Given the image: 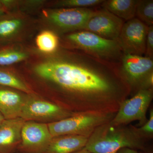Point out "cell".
<instances>
[{"instance_id": "cell-1", "label": "cell", "mask_w": 153, "mask_h": 153, "mask_svg": "<svg viewBox=\"0 0 153 153\" xmlns=\"http://www.w3.org/2000/svg\"><path fill=\"white\" fill-rule=\"evenodd\" d=\"M39 64L38 76L78 100L85 112L116 113L131 92L120 63L103 60L82 51Z\"/></svg>"}, {"instance_id": "cell-2", "label": "cell", "mask_w": 153, "mask_h": 153, "mask_svg": "<svg viewBox=\"0 0 153 153\" xmlns=\"http://www.w3.org/2000/svg\"><path fill=\"white\" fill-rule=\"evenodd\" d=\"M115 125L110 121L98 127L88 138L84 149L91 153H116L124 148L144 149L142 139L131 126Z\"/></svg>"}, {"instance_id": "cell-3", "label": "cell", "mask_w": 153, "mask_h": 153, "mask_svg": "<svg viewBox=\"0 0 153 153\" xmlns=\"http://www.w3.org/2000/svg\"><path fill=\"white\" fill-rule=\"evenodd\" d=\"M64 38L71 47L103 60L120 63L123 55L117 40L105 39L89 31H75Z\"/></svg>"}, {"instance_id": "cell-4", "label": "cell", "mask_w": 153, "mask_h": 153, "mask_svg": "<svg viewBox=\"0 0 153 153\" xmlns=\"http://www.w3.org/2000/svg\"><path fill=\"white\" fill-rule=\"evenodd\" d=\"M115 114L116 113L94 111L78 113L48 125L53 137L66 135L89 137L96 128L112 120Z\"/></svg>"}, {"instance_id": "cell-5", "label": "cell", "mask_w": 153, "mask_h": 153, "mask_svg": "<svg viewBox=\"0 0 153 153\" xmlns=\"http://www.w3.org/2000/svg\"><path fill=\"white\" fill-rule=\"evenodd\" d=\"M120 67L131 90L132 88L138 91L142 88H153L152 59L145 56L123 54Z\"/></svg>"}, {"instance_id": "cell-6", "label": "cell", "mask_w": 153, "mask_h": 153, "mask_svg": "<svg viewBox=\"0 0 153 153\" xmlns=\"http://www.w3.org/2000/svg\"><path fill=\"white\" fill-rule=\"evenodd\" d=\"M153 96V88L140 89L131 98L125 100L120 103L111 122L120 126L138 120L140 125H143L148 120L146 114Z\"/></svg>"}, {"instance_id": "cell-7", "label": "cell", "mask_w": 153, "mask_h": 153, "mask_svg": "<svg viewBox=\"0 0 153 153\" xmlns=\"http://www.w3.org/2000/svg\"><path fill=\"white\" fill-rule=\"evenodd\" d=\"M78 113L71 112L64 107L35 97H28L20 117L25 121L49 123L62 120Z\"/></svg>"}, {"instance_id": "cell-8", "label": "cell", "mask_w": 153, "mask_h": 153, "mask_svg": "<svg viewBox=\"0 0 153 153\" xmlns=\"http://www.w3.org/2000/svg\"><path fill=\"white\" fill-rule=\"evenodd\" d=\"M149 27L137 18L124 23L117 41L123 54L143 56Z\"/></svg>"}, {"instance_id": "cell-9", "label": "cell", "mask_w": 153, "mask_h": 153, "mask_svg": "<svg viewBox=\"0 0 153 153\" xmlns=\"http://www.w3.org/2000/svg\"><path fill=\"white\" fill-rule=\"evenodd\" d=\"M52 138L48 124L26 121L18 149L23 153H44Z\"/></svg>"}, {"instance_id": "cell-10", "label": "cell", "mask_w": 153, "mask_h": 153, "mask_svg": "<svg viewBox=\"0 0 153 153\" xmlns=\"http://www.w3.org/2000/svg\"><path fill=\"white\" fill-rule=\"evenodd\" d=\"M97 8H61L49 12V22L61 32L83 30Z\"/></svg>"}, {"instance_id": "cell-11", "label": "cell", "mask_w": 153, "mask_h": 153, "mask_svg": "<svg viewBox=\"0 0 153 153\" xmlns=\"http://www.w3.org/2000/svg\"><path fill=\"white\" fill-rule=\"evenodd\" d=\"M124 22L122 19L102 8L88 21L83 30L89 31L107 39L117 40Z\"/></svg>"}, {"instance_id": "cell-12", "label": "cell", "mask_w": 153, "mask_h": 153, "mask_svg": "<svg viewBox=\"0 0 153 153\" xmlns=\"http://www.w3.org/2000/svg\"><path fill=\"white\" fill-rule=\"evenodd\" d=\"M25 121L22 118L18 117L5 119L0 124V153H13L18 148Z\"/></svg>"}, {"instance_id": "cell-13", "label": "cell", "mask_w": 153, "mask_h": 153, "mask_svg": "<svg viewBox=\"0 0 153 153\" xmlns=\"http://www.w3.org/2000/svg\"><path fill=\"white\" fill-rule=\"evenodd\" d=\"M28 97L0 86V113L5 119L20 117Z\"/></svg>"}, {"instance_id": "cell-14", "label": "cell", "mask_w": 153, "mask_h": 153, "mask_svg": "<svg viewBox=\"0 0 153 153\" xmlns=\"http://www.w3.org/2000/svg\"><path fill=\"white\" fill-rule=\"evenodd\" d=\"M89 137L66 135L53 137L44 153H72L85 147Z\"/></svg>"}, {"instance_id": "cell-15", "label": "cell", "mask_w": 153, "mask_h": 153, "mask_svg": "<svg viewBox=\"0 0 153 153\" xmlns=\"http://www.w3.org/2000/svg\"><path fill=\"white\" fill-rule=\"evenodd\" d=\"M138 2V0H104L100 6L127 22L135 17Z\"/></svg>"}, {"instance_id": "cell-16", "label": "cell", "mask_w": 153, "mask_h": 153, "mask_svg": "<svg viewBox=\"0 0 153 153\" xmlns=\"http://www.w3.org/2000/svg\"><path fill=\"white\" fill-rule=\"evenodd\" d=\"M0 86L10 88L27 94L32 93L27 85L11 72L0 69Z\"/></svg>"}, {"instance_id": "cell-17", "label": "cell", "mask_w": 153, "mask_h": 153, "mask_svg": "<svg viewBox=\"0 0 153 153\" xmlns=\"http://www.w3.org/2000/svg\"><path fill=\"white\" fill-rule=\"evenodd\" d=\"M36 43L38 49L41 52L52 53L57 49L59 41L55 33L51 31H44L37 36Z\"/></svg>"}, {"instance_id": "cell-18", "label": "cell", "mask_w": 153, "mask_h": 153, "mask_svg": "<svg viewBox=\"0 0 153 153\" xmlns=\"http://www.w3.org/2000/svg\"><path fill=\"white\" fill-rule=\"evenodd\" d=\"M136 16L148 27L153 25V0H138Z\"/></svg>"}, {"instance_id": "cell-19", "label": "cell", "mask_w": 153, "mask_h": 153, "mask_svg": "<svg viewBox=\"0 0 153 153\" xmlns=\"http://www.w3.org/2000/svg\"><path fill=\"white\" fill-rule=\"evenodd\" d=\"M104 0H63L57 2L58 7L65 8H93L100 6Z\"/></svg>"}, {"instance_id": "cell-20", "label": "cell", "mask_w": 153, "mask_h": 153, "mask_svg": "<svg viewBox=\"0 0 153 153\" xmlns=\"http://www.w3.org/2000/svg\"><path fill=\"white\" fill-rule=\"evenodd\" d=\"M19 19H8L0 20V38H8L16 33L22 25Z\"/></svg>"}, {"instance_id": "cell-21", "label": "cell", "mask_w": 153, "mask_h": 153, "mask_svg": "<svg viewBox=\"0 0 153 153\" xmlns=\"http://www.w3.org/2000/svg\"><path fill=\"white\" fill-rule=\"evenodd\" d=\"M27 57L24 52L8 50L0 51V66L12 65L25 60Z\"/></svg>"}, {"instance_id": "cell-22", "label": "cell", "mask_w": 153, "mask_h": 153, "mask_svg": "<svg viewBox=\"0 0 153 153\" xmlns=\"http://www.w3.org/2000/svg\"><path fill=\"white\" fill-rule=\"evenodd\" d=\"M134 131L140 138H149L153 135V111H151L149 119L140 128H137L131 126Z\"/></svg>"}, {"instance_id": "cell-23", "label": "cell", "mask_w": 153, "mask_h": 153, "mask_svg": "<svg viewBox=\"0 0 153 153\" xmlns=\"http://www.w3.org/2000/svg\"><path fill=\"white\" fill-rule=\"evenodd\" d=\"M145 57L153 60V25L149 26L146 41Z\"/></svg>"}, {"instance_id": "cell-24", "label": "cell", "mask_w": 153, "mask_h": 153, "mask_svg": "<svg viewBox=\"0 0 153 153\" xmlns=\"http://www.w3.org/2000/svg\"><path fill=\"white\" fill-rule=\"evenodd\" d=\"M116 153H138L136 150L130 148H124L118 151Z\"/></svg>"}, {"instance_id": "cell-25", "label": "cell", "mask_w": 153, "mask_h": 153, "mask_svg": "<svg viewBox=\"0 0 153 153\" xmlns=\"http://www.w3.org/2000/svg\"><path fill=\"white\" fill-rule=\"evenodd\" d=\"M72 153H91L89 152H88L87 151L85 150L84 149H82L76 152H74Z\"/></svg>"}, {"instance_id": "cell-26", "label": "cell", "mask_w": 153, "mask_h": 153, "mask_svg": "<svg viewBox=\"0 0 153 153\" xmlns=\"http://www.w3.org/2000/svg\"><path fill=\"white\" fill-rule=\"evenodd\" d=\"M5 14V13L4 10H0V18L2 17Z\"/></svg>"}, {"instance_id": "cell-27", "label": "cell", "mask_w": 153, "mask_h": 153, "mask_svg": "<svg viewBox=\"0 0 153 153\" xmlns=\"http://www.w3.org/2000/svg\"><path fill=\"white\" fill-rule=\"evenodd\" d=\"M4 120V118L3 117L2 115L0 113V124Z\"/></svg>"}, {"instance_id": "cell-28", "label": "cell", "mask_w": 153, "mask_h": 153, "mask_svg": "<svg viewBox=\"0 0 153 153\" xmlns=\"http://www.w3.org/2000/svg\"><path fill=\"white\" fill-rule=\"evenodd\" d=\"M3 7V6L1 2V1H0V10H3L2 9Z\"/></svg>"}]
</instances>
